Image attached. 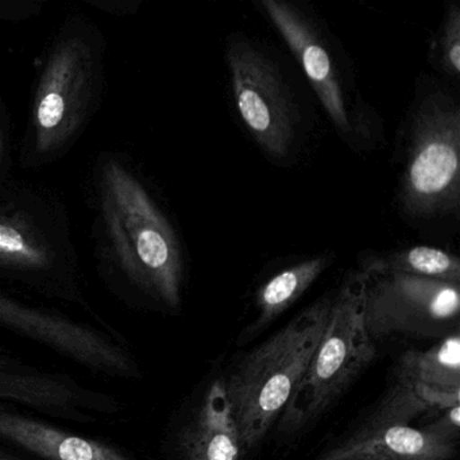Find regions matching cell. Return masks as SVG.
Returning <instances> with one entry per match:
<instances>
[{
    "mask_svg": "<svg viewBox=\"0 0 460 460\" xmlns=\"http://www.w3.org/2000/svg\"><path fill=\"white\" fill-rule=\"evenodd\" d=\"M88 204L93 254L107 287L134 305L177 314L184 292V250L152 182L130 155H96Z\"/></svg>",
    "mask_w": 460,
    "mask_h": 460,
    "instance_id": "cell-1",
    "label": "cell"
},
{
    "mask_svg": "<svg viewBox=\"0 0 460 460\" xmlns=\"http://www.w3.org/2000/svg\"><path fill=\"white\" fill-rule=\"evenodd\" d=\"M106 88V40L87 15L72 13L58 26L37 72L28 123L18 149L23 171L66 157L101 110Z\"/></svg>",
    "mask_w": 460,
    "mask_h": 460,
    "instance_id": "cell-2",
    "label": "cell"
},
{
    "mask_svg": "<svg viewBox=\"0 0 460 460\" xmlns=\"http://www.w3.org/2000/svg\"><path fill=\"white\" fill-rule=\"evenodd\" d=\"M0 281L85 304L68 207L53 188L15 173L0 181Z\"/></svg>",
    "mask_w": 460,
    "mask_h": 460,
    "instance_id": "cell-3",
    "label": "cell"
},
{
    "mask_svg": "<svg viewBox=\"0 0 460 460\" xmlns=\"http://www.w3.org/2000/svg\"><path fill=\"white\" fill-rule=\"evenodd\" d=\"M333 292L239 357L225 376L246 455L254 452L284 413L330 319Z\"/></svg>",
    "mask_w": 460,
    "mask_h": 460,
    "instance_id": "cell-4",
    "label": "cell"
},
{
    "mask_svg": "<svg viewBox=\"0 0 460 460\" xmlns=\"http://www.w3.org/2000/svg\"><path fill=\"white\" fill-rule=\"evenodd\" d=\"M366 274H349L333 292L330 319L297 389L279 420L293 435L319 421L376 359V344L366 330Z\"/></svg>",
    "mask_w": 460,
    "mask_h": 460,
    "instance_id": "cell-5",
    "label": "cell"
},
{
    "mask_svg": "<svg viewBox=\"0 0 460 460\" xmlns=\"http://www.w3.org/2000/svg\"><path fill=\"white\" fill-rule=\"evenodd\" d=\"M398 203L416 220L457 217L460 206V107L448 93L424 96L413 110Z\"/></svg>",
    "mask_w": 460,
    "mask_h": 460,
    "instance_id": "cell-6",
    "label": "cell"
},
{
    "mask_svg": "<svg viewBox=\"0 0 460 460\" xmlns=\"http://www.w3.org/2000/svg\"><path fill=\"white\" fill-rule=\"evenodd\" d=\"M363 314L376 344L395 338L438 341L459 332L460 284L405 274H366Z\"/></svg>",
    "mask_w": 460,
    "mask_h": 460,
    "instance_id": "cell-7",
    "label": "cell"
},
{
    "mask_svg": "<svg viewBox=\"0 0 460 460\" xmlns=\"http://www.w3.org/2000/svg\"><path fill=\"white\" fill-rule=\"evenodd\" d=\"M227 64L242 122L263 152L287 157L295 142L297 114L276 64L246 37L228 44Z\"/></svg>",
    "mask_w": 460,
    "mask_h": 460,
    "instance_id": "cell-8",
    "label": "cell"
},
{
    "mask_svg": "<svg viewBox=\"0 0 460 460\" xmlns=\"http://www.w3.org/2000/svg\"><path fill=\"white\" fill-rule=\"evenodd\" d=\"M0 327L37 341L98 373L133 378L138 367L130 352L106 332L0 290Z\"/></svg>",
    "mask_w": 460,
    "mask_h": 460,
    "instance_id": "cell-9",
    "label": "cell"
},
{
    "mask_svg": "<svg viewBox=\"0 0 460 460\" xmlns=\"http://www.w3.org/2000/svg\"><path fill=\"white\" fill-rule=\"evenodd\" d=\"M172 460H242L246 456L241 430L217 373L196 390L171 436Z\"/></svg>",
    "mask_w": 460,
    "mask_h": 460,
    "instance_id": "cell-10",
    "label": "cell"
},
{
    "mask_svg": "<svg viewBox=\"0 0 460 460\" xmlns=\"http://www.w3.org/2000/svg\"><path fill=\"white\" fill-rule=\"evenodd\" d=\"M261 6L292 50L331 122L341 133H351V117L341 77L316 26L288 2L262 0Z\"/></svg>",
    "mask_w": 460,
    "mask_h": 460,
    "instance_id": "cell-11",
    "label": "cell"
},
{
    "mask_svg": "<svg viewBox=\"0 0 460 460\" xmlns=\"http://www.w3.org/2000/svg\"><path fill=\"white\" fill-rule=\"evenodd\" d=\"M457 448L420 427L386 425L352 430L314 460H452Z\"/></svg>",
    "mask_w": 460,
    "mask_h": 460,
    "instance_id": "cell-12",
    "label": "cell"
},
{
    "mask_svg": "<svg viewBox=\"0 0 460 460\" xmlns=\"http://www.w3.org/2000/svg\"><path fill=\"white\" fill-rule=\"evenodd\" d=\"M0 398L17 401L45 413L77 416L88 420L84 409L111 413L118 409L112 398L85 390L63 376L47 373H18L0 370Z\"/></svg>",
    "mask_w": 460,
    "mask_h": 460,
    "instance_id": "cell-13",
    "label": "cell"
},
{
    "mask_svg": "<svg viewBox=\"0 0 460 460\" xmlns=\"http://www.w3.org/2000/svg\"><path fill=\"white\" fill-rule=\"evenodd\" d=\"M0 438L44 460H134L115 447L0 409Z\"/></svg>",
    "mask_w": 460,
    "mask_h": 460,
    "instance_id": "cell-14",
    "label": "cell"
},
{
    "mask_svg": "<svg viewBox=\"0 0 460 460\" xmlns=\"http://www.w3.org/2000/svg\"><path fill=\"white\" fill-rule=\"evenodd\" d=\"M394 367L408 376L435 409L460 405V336L452 333L427 349H408Z\"/></svg>",
    "mask_w": 460,
    "mask_h": 460,
    "instance_id": "cell-15",
    "label": "cell"
},
{
    "mask_svg": "<svg viewBox=\"0 0 460 460\" xmlns=\"http://www.w3.org/2000/svg\"><path fill=\"white\" fill-rule=\"evenodd\" d=\"M333 262V255L322 254L282 269L261 285L255 295V319L242 331L238 343L244 344L273 324Z\"/></svg>",
    "mask_w": 460,
    "mask_h": 460,
    "instance_id": "cell-16",
    "label": "cell"
},
{
    "mask_svg": "<svg viewBox=\"0 0 460 460\" xmlns=\"http://www.w3.org/2000/svg\"><path fill=\"white\" fill-rule=\"evenodd\" d=\"M360 271L367 276L405 274L460 284L459 258L433 246H413L386 254L373 255L363 262Z\"/></svg>",
    "mask_w": 460,
    "mask_h": 460,
    "instance_id": "cell-17",
    "label": "cell"
},
{
    "mask_svg": "<svg viewBox=\"0 0 460 460\" xmlns=\"http://www.w3.org/2000/svg\"><path fill=\"white\" fill-rule=\"evenodd\" d=\"M433 411L435 409L417 393L413 382L393 366L386 390L354 430L376 429L386 425H411L417 417Z\"/></svg>",
    "mask_w": 460,
    "mask_h": 460,
    "instance_id": "cell-18",
    "label": "cell"
},
{
    "mask_svg": "<svg viewBox=\"0 0 460 460\" xmlns=\"http://www.w3.org/2000/svg\"><path fill=\"white\" fill-rule=\"evenodd\" d=\"M438 66L441 71L459 79L460 74V10L456 4H449L444 15L440 39L438 42Z\"/></svg>",
    "mask_w": 460,
    "mask_h": 460,
    "instance_id": "cell-19",
    "label": "cell"
},
{
    "mask_svg": "<svg viewBox=\"0 0 460 460\" xmlns=\"http://www.w3.org/2000/svg\"><path fill=\"white\" fill-rule=\"evenodd\" d=\"M460 405L451 406V408L441 409L438 416L432 417L430 421L420 425L422 430L441 438V440L449 441V443L459 444L460 438Z\"/></svg>",
    "mask_w": 460,
    "mask_h": 460,
    "instance_id": "cell-20",
    "label": "cell"
},
{
    "mask_svg": "<svg viewBox=\"0 0 460 460\" xmlns=\"http://www.w3.org/2000/svg\"><path fill=\"white\" fill-rule=\"evenodd\" d=\"M14 147L6 104L0 95V181L14 173Z\"/></svg>",
    "mask_w": 460,
    "mask_h": 460,
    "instance_id": "cell-21",
    "label": "cell"
},
{
    "mask_svg": "<svg viewBox=\"0 0 460 460\" xmlns=\"http://www.w3.org/2000/svg\"><path fill=\"white\" fill-rule=\"evenodd\" d=\"M44 0H0V22H21L41 14Z\"/></svg>",
    "mask_w": 460,
    "mask_h": 460,
    "instance_id": "cell-22",
    "label": "cell"
},
{
    "mask_svg": "<svg viewBox=\"0 0 460 460\" xmlns=\"http://www.w3.org/2000/svg\"><path fill=\"white\" fill-rule=\"evenodd\" d=\"M93 9L101 10L114 17H128L136 14L141 6V0H84Z\"/></svg>",
    "mask_w": 460,
    "mask_h": 460,
    "instance_id": "cell-23",
    "label": "cell"
},
{
    "mask_svg": "<svg viewBox=\"0 0 460 460\" xmlns=\"http://www.w3.org/2000/svg\"><path fill=\"white\" fill-rule=\"evenodd\" d=\"M0 460H22L20 457L14 456V455L7 454V452L0 451Z\"/></svg>",
    "mask_w": 460,
    "mask_h": 460,
    "instance_id": "cell-24",
    "label": "cell"
},
{
    "mask_svg": "<svg viewBox=\"0 0 460 460\" xmlns=\"http://www.w3.org/2000/svg\"><path fill=\"white\" fill-rule=\"evenodd\" d=\"M9 363L4 362V355H0V370H7Z\"/></svg>",
    "mask_w": 460,
    "mask_h": 460,
    "instance_id": "cell-25",
    "label": "cell"
}]
</instances>
